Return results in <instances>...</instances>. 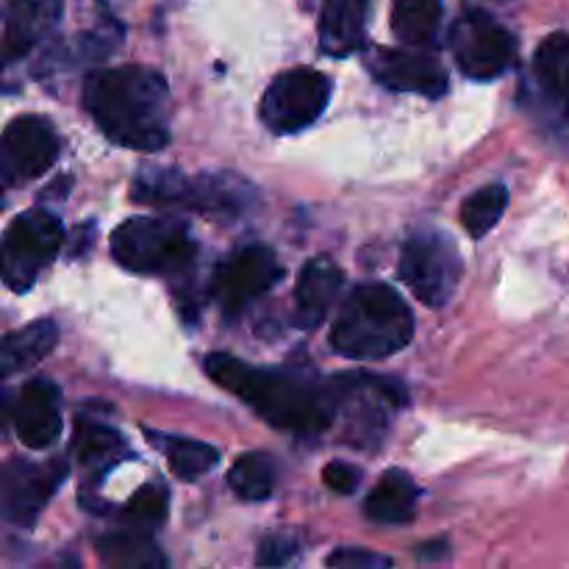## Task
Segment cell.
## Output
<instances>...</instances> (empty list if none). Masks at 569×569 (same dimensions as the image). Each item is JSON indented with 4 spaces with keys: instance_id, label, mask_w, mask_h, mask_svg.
<instances>
[{
    "instance_id": "6da1fadb",
    "label": "cell",
    "mask_w": 569,
    "mask_h": 569,
    "mask_svg": "<svg viewBox=\"0 0 569 569\" xmlns=\"http://www.w3.org/2000/svg\"><path fill=\"white\" fill-rule=\"evenodd\" d=\"M203 370L217 387L256 411L267 426L295 437H320L345 406V378H317L289 367H253L228 353H209Z\"/></svg>"
},
{
    "instance_id": "7a4b0ae2",
    "label": "cell",
    "mask_w": 569,
    "mask_h": 569,
    "mask_svg": "<svg viewBox=\"0 0 569 569\" xmlns=\"http://www.w3.org/2000/svg\"><path fill=\"white\" fill-rule=\"evenodd\" d=\"M83 109L120 148L161 150L170 142V87L153 67L94 70L83 83Z\"/></svg>"
},
{
    "instance_id": "3957f363",
    "label": "cell",
    "mask_w": 569,
    "mask_h": 569,
    "mask_svg": "<svg viewBox=\"0 0 569 569\" xmlns=\"http://www.w3.org/2000/svg\"><path fill=\"white\" fill-rule=\"evenodd\" d=\"M415 337V315L398 289L361 283L339 309L331 328L333 353L350 361H381L400 353Z\"/></svg>"
},
{
    "instance_id": "277c9868",
    "label": "cell",
    "mask_w": 569,
    "mask_h": 569,
    "mask_svg": "<svg viewBox=\"0 0 569 569\" xmlns=\"http://www.w3.org/2000/svg\"><path fill=\"white\" fill-rule=\"evenodd\" d=\"M131 200L153 209H183L237 220L253 206L256 189L233 172L187 176L176 167H142L131 183Z\"/></svg>"
},
{
    "instance_id": "5b68a950",
    "label": "cell",
    "mask_w": 569,
    "mask_h": 569,
    "mask_svg": "<svg viewBox=\"0 0 569 569\" xmlns=\"http://www.w3.org/2000/svg\"><path fill=\"white\" fill-rule=\"evenodd\" d=\"M111 256L122 270L139 276L187 278L198 259V244L178 217H131L111 233Z\"/></svg>"
},
{
    "instance_id": "8992f818",
    "label": "cell",
    "mask_w": 569,
    "mask_h": 569,
    "mask_svg": "<svg viewBox=\"0 0 569 569\" xmlns=\"http://www.w3.org/2000/svg\"><path fill=\"white\" fill-rule=\"evenodd\" d=\"M400 281L431 309L450 303L461 281V253L453 237L439 228H417L400 250Z\"/></svg>"
},
{
    "instance_id": "52a82bcc",
    "label": "cell",
    "mask_w": 569,
    "mask_h": 569,
    "mask_svg": "<svg viewBox=\"0 0 569 569\" xmlns=\"http://www.w3.org/2000/svg\"><path fill=\"white\" fill-rule=\"evenodd\" d=\"M64 244L59 217L44 209H28L11 220L3 233V281L11 292H28L53 264Z\"/></svg>"
},
{
    "instance_id": "ba28073f",
    "label": "cell",
    "mask_w": 569,
    "mask_h": 569,
    "mask_svg": "<svg viewBox=\"0 0 569 569\" xmlns=\"http://www.w3.org/2000/svg\"><path fill=\"white\" fill-rule=\"evenodd\" d=\"M450 53L472 81H492L517 64V37L483 9H465L450 28Z\"/></svg>"
},
{
    "instance_id": "9c48e42d",
    "label": "cell",
    "mask_w": 569,
    "mask_h": 569,
    "mask_svg": "<svg viewBox=\"0 0 569 569\" xmlns=\"http://www.w3.org/2000/svg\"><path fill=\"white\" fill-rule=\"evenodd\" d=\"M331 92V78L315 67H295L281 72L261 94V122L278 137L303 131L320 120Z\"/></svg>"
},
{
    "instance_id": "30bf717a",
    "label": "cell",
    "mask_w": 569,
    "mask_h": 569,
    "mask_svg": "<svg viewBox=\"0 0 569 569\" xmlns=\"http://www.w3.org/2000/svg\"><path fill=\"white\" fill-rule=\"evenodd\" d=\"M61 156V137L42 114H22L6 126L0 139V176L3 187L14 189L50 170Z\"/></svg>"
},
{
    "instance_id": "8fae6325",
    "label": "cell",
    "mask_w": 569,
    "mask_h": 569,
    "mask_svg": "<svg viewBox=\"0 0 569 569\" xmlns=\"http://www.w3.org/2000/svg\"><path fill=\"white\" fill-rule=\"evenodd\" d=\"M283 278V267L278 264L276 253L264 244H248L228 256L211 278V295L226 317H237L248 309L253 300L270 292Z\"/></svg>"
},
{
    "instance_id": "7c38bea8",
    "label": "cell",
    "mask_w": 569,
    "mask_h": 569,
    "mask_svg": "<svg viewBox=\"0 0 569 569\" xmlns=\"http://www.w3.org/2000/svg\"><path fill=\"white\" fill-rule=\"evenodd\" d=\"M70 472L64 456L50 459L44 465L26 459H11L3 467V492H0V503H3V520L17 528H33L39 515L53 498L56 489Z\"/></svg>"
},
{
    "instance_id": "4fadbf2b",
    "label": "cell",
    "mask_w": 569,
    "mask_h": 569,
    "mask_svg": "<svg viewBox=\"0 0 569 569\" xmlns=\"http://www.w3.org/2000/svg\"><path fill=\"white\" fill-rule=\"evenodd\" d=\"M367 72L392 92H415L442 98L448 92V70L433 53L422 48H376L365 59Z\"/></svg>"
},
{
    "instance_id": "5bb4252c",
    "label": "cell",
    "mask_w": 569,
    "mask_h": 569,
    "mask_svg": "<svg viewBox=\"0 0 569 569\" xmlns=\"http://www.w3.org/2000/svg\"><path fill=\"white\" fill-rule=\"evenodd\" d=\"M11 422L20 442L31 450H44L59 442L61 428V392L48 378H33L17 389L11 403Z\"/></svg>"
},
{
    "instance_id": "9a60e30c",
    "label": "cell",
    "mask_w": 569,
    "mask_h": 569,
    "mask_svg": "<svg viewBox=\"0 0 569 569\" xmlns=\"http://www.w3.org/2000/svg\"><path fill=\"white\" fill-rule=\"evenodd\" d=\"M61 0H6L3 9V59L6 64L26 59L61 22Z\"/></svg>"
},
{
    "instance_id": "2e32d148",
    "label": "cell",
    "mask_w": 569,
    "mask_h": 569,
    "mask_svg": "<svg viewBox=\"0 0 569 569\" xmlns=\"http://www.w3.org/2000/svg\"><path fill=\"white\" fill-rule=\"evenodd\" d=\"M533 92L550 122L569 128V37L550 33L533 56Z\"/></svg>"
},
{
    "instance_id": "e0dca14e",
    "label": "cell",
    "mask_w": 569,
    "mask_h": 569,
    "mask_svg": "<svg viewBox=\"0 0 569 569\" xmlns=\"http://www.w3.org/2000/svg\"><path fill=\"white\" fill-rule=\"evenodd\" d=\"M342 283L345 272L331 259L320 256V259L306 261L303 270L298 272V283H295V322L306 331L322 326Z\"/></svg>"
},
{
    "instance_id": "ac0fdd59",
    "label": "cell",
    "mask_w": 569,
    "mask_h": 569,
    "mask_svg": "<svg viewBox=\"0 0 569 569\" xmlns=\"http://www.w3.org/2000/svg\"><path fill=\"white\" fill-rule=\"evenodd\" d=\"M370 0H326L320 14V50L331 59L359 53L367 44Z\"/></svg>"
},
{
    "instance_id": "d6986e66",
    "label": "cell",
    "mask_w": 569,
    "mask_h": 569,
    "mask_svg": "<svg viewBox=\"0 0 569 569\" xmlns=\"http://www.w3.org/2000/svg\"><path fill=\"white\" fill-rule=\"evenodd\" d=\"M420 489L406 470H387L367 495L365 515L378 526H409L417 515Z\"/></svg>"
},
{
    "instance_id": "ffe728a7",
    "label": "cell",
    "mask_w": 569,
    "mask_h": 569,
    "mask_svg": "<svg viewBox=\"0 0 569 569\" xmlns=\"http://www.w3.org/2000/svg\"><path fill=\"white\" fill-rule=\"evenodd\" d=\"M72 456L81 467L94 470L92 481L98 483L103 472H109L117 461L131 459V448L114 428L78 417L76 426H72Z\"/></svg>"
},
{
    "instance_id": "44dd1931",
    "label": "cell",
    "mask_w": 569,
    "mask_h": 569,
    "mask_svg": "<svg viewBox=\"0 0 569 569\" xmlns=\"http://www.w3.org/2000/svg\"><path fill=\"white\" fill-rule=\"evenodd\" d=\"M59 342V328L53 320H37L22 331L9 333L3 339V350H0V370L3 376H14V372L28 370V367L39 365L50 350Z\"/></svg>"
},
{
    "instance_id": "7402d4cb",
    "label": "cell",
    "mask_w": 569,
    "mask_h": 569,
    "mask_svg": "<svg viewBox=\"0 0 569 569\" xmlns=\"http://www.w3.org/2000/svg\"><path fill=\"white\" fill-rule=\"evenodd\" d=\"M144 437L153 448H159L161 453L167 456V465L170 470L176 472L181 481H194V478L206 476L217 467L220 461V453L211 445L198 442V439H187V437H172V433H161V431H150L144 428Z\"/></svg>"
},
{
    "instance_id": "603a6c76",
    "label": "cell",
    "mask_w": 569,
    "mask_h": 569,
    "mask_svg": "<svg viewBox=\"0 0 569 569\" xmlns=\"http://www.w3.org/2000/svg\"><path fill=\"white\" fill-rule=\"evenodd\" d=\"M442 26V0H392V31L411 48H428Z\"/></svg>"
},
{
    "instance_id": "cb8c5ba5",
    "label": "cell",
    "mask_w": 569,
    "mask_h": 569,
    "mask_svg": "<svg viewBox=\"0 0 569 569\" xmlns=\"http://www.w3.org/2000/svg\"><path fill=\"white\" fill-rule=\"evenodd\" d=\"M98 556L103 565L109 567H161L159 548H153L148 531H137V528H128L122 533H109V537H100L94 542Z\"/></svg>"
},
{
    "instance_id": "d4e9b609",
    "label": "cell",
    "mask_w": 569,
    "mask_h": 569,
    "mask_svg": "<svg viewBox=\"0 0 569 569\" xmlns=\"http://www.w3.org/2000/svg\"><path fill=\"white\" fill-rule=\"evenodd\" d=\"M228 487L244 503H261L276 492V461L267 453H244L228 470Z\"/></svg>"
},
{
    "instance_id": "484cf974",
    "label": "cell",
    "mask_w": 569,
    "mask_h": 569,
    "mask_svg": "<svg viewBox=\"0 0 569 569\" xmlns=\"http://www.w3.org/2000/svg\"><path fill=\"white\" fill-rule=\"evenodd\" d=\"M509 206V189L503 183H487L461 206V226L467 228L472 239H483L503 217Z\"/></svg>"
},
{
    "instance_id": "4316f807",
    "label": "cell",
    "mask_w": 569,
    "mask_h": 569,
    "mask_svg": "<svg viewBox=\"0 0 569 569\" xmlns=\"http://www.w3.org/2000/svg\"><path fill=\"white\" fill-rule=\"evenodd\" d=\"M167 511H170V492H167L164 483L150 481L144 483V487H139L137 492L128 498L120 517L126 528H137V531L150 533L153 528L164 526Z\"/></svg>"
},
{
    "instance_id": "83f0119b",
    "label": "cell",
    "mask_w": 569,
    "mask_h": 569,
    "mask_svg": "<svg viewBox=\"0 0 569 569\" xmlns=\"http://www.w3.org/2000/svg\"><path fill=\"white\" fill-rule=\"evenodd\" d=\"M298 556V542L287 533H272L261 542L259 556H256V565L259 567H283L289 561H295Z\"/></svg>"
},
{
    "instance_id": "f1b7e54d",
    "label": "cell",
    "mask_w": 569,
    "mask_h": 569,
    "mask_svg": "<svg viewBox=\"0 0 569 569\" xmlns=\"http://www.w3.org/2000/svg\"><path fill=\"white\" fill-rule=\"evenodd\" d=\"M322 481L331 492L337 495H353L361 483V470L359 467L348 465V461H331L322 470Z\"/></svg>"
},
{
    "instance_id": "f546056e",
    "label": "cell",
    "mask_w": 569,
    "mask_h": 569,
    "mask_svg": "<svg viewBox=\"0 0 569 569\" xmlns=\"http://www.w3.org/2000/svg\"><path fill=\"white\" fill-rule=\"evenodd\" d=\"M328 567H345V569H359V567H389L392 565V559H387V556H378L372 553V550H365V548H342L337 550V553H331L326 559Z\"/></svg>"
}]
</instances>
